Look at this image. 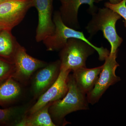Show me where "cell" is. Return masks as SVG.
I'll return each mask as SVG.
<instances>
[{"mask_svg":"<svg viewBox=\"0 0 126 126\" xmlns=\"http://www.w3.org/2000/svg\"><path fill=\"white\" fill-rule=\"evenodd\" d=\"M96 50L92 46L82 40L69 39L60 52V70L73 72L86 68V61L88 58Z\"/></svg>","mask_w":126,"mask_h":126,"instance_id":"4","label":"cell"},{"mask_svg":"<svg viewBox=\"0 0 126 126\" xmlns=\"http://www.w3.org/2000/svg\"><path fill=\"white\" fill-rule=\"evenodd\" d=\"M34 7L38 11V22L36 28V42L43 41L54 33L55 26L53 20V0H33Z\"/></svg>","mask_w":126,"mask_h":126,"instance_id":"8","label":"cell"},{"mask_svg":"<svg viewBox=\"0 0 126 126\" xmlns=\"http://www.w3.org/2000/svg\"><path fill=\"white\" fill-rule=\"evenodd\" d=\"M20 45L12 36L10 30H2L0 32V57L13 61Z\"/></svg>","mask_w":126,"mask_h":126,"instance_id":"15","label":"cell"},{"mask_svg":"<svg viewBox=\"0 0 126 126\" xmlns=\"http://www.w3.org/2000/svg\"><path fill=\"white\" fill-rule=\"evenodd\" d=\"M92 19L86 27L90 37L94 36L99 31L103 34L111 45L110 53H117L118 47L123 42L116 29L117 22L121 16L108 7L98 8L96 12L91 14Z\"/></svg>","mask_w":126,"mask_h":126,"instance_id":"2","label":"cell"},{"mask_svg":"<svg viewBox=\"0 0 126 126\" xmlns=\"http://www.w3.org/2000/svg\"><path fill=\"white\" fill-rule=\"evenodd\" d=\"M34 7L33 0H7L0 3V26L11 30L23 20Z\"/></svg>","mask_w":126,"mask_h":126,"instance_id":"6","label":"cell"},{"mask_svg":"<svg viewBox=\"0 0 126 126\" xmlns=\"http://www.w3.org/2000/svg\"><path fill=\"white\" fill-rule=\"evenodd\" d=\"M13 61L16 70L12 78L24 84L28 82L35 72L47 64L45 61L30 56L24 47L21 45L16 52Z\"/></svg>","mask_w":126,"mask_h":126,"instance_id":"7","label":"cell"},{"mask_svg":"<svg viewBox=\"0 0 126 126\" xmlns=\"http://www.w3.org/2000/svg\"><path fill=\"white\" fill-rule=\"evenodd\" d=\"M53 20L55 26L54 33L47 36L43 41L47 51L60 50L66 44L69 39L77 38L82 40L92 46L97 52L100 61H104L110 54V51L106 48L97 47L93 44L86 38L83 32L66 25L62 20L59 11L55 12Z\"/></svg>","mask_w":126,"mask_h":126,"instance_id":"3","label":"cell"},{"mask_svg":"<svg viewBox=\"0 0 126 126\" xmlns=\"http://www.w3.org/2000/svg\"><path fill=\"white\" fill-rule=\"evenodd\" d=\"M15 70L13 61L0 57V84L13 77Z\"/></svg>","mask_w":126,"mask_h":126,"instance_id":"17","label":"cell"},{"mask_svg":"<svg viewBox=\"0 0 126 126\" xmlns=\"http://www.w3.org/2000/svg\"><path fill=\"white\" fill-rule=\"evenodd\" d=\"M50 103L31 114H26L16 124V126H55L49 112Z\"/></svg>","mask_w":126,"mask_h":126,"instance_id":"13","label":"cell"},{"mask_svg":"<svg viewBox=\"0 0 126 126\" xmlns=\"http://www.w3.org/2000/svg\"><path fill=\"white\" fill-rule=\"evenodd\" d=\"M27 111L25 108L20 107L0 109V125L15 126Z\"/></svg>","mask_w":126,"mask_h":126,"instance_id":"16","label":"cell"},{"mask_svg":"<svg viewBox=\"0 0 126 126\" xmlns=\"http://www.w3.org/2000/svg\"><path fill=\"white\" fill-rule=\"evenodd\" d=\"M3 30V29H2V28L0 26V32L1 31V30Z\"/></svg>","mask_w":126,"mask_h":126,"instance_id":"22","label":"cell"},{"mask_svg":"<svg viewBox=\"0 0 126 126\" xmlns=\"http://www.w3.org/2000/svg\"><path fill=\"white\" fill-rule=\"evenodd\" d=\"M6 0H0V3L4 2V1H6Z\"/></svg>","mask_w":126,"mask_h":126,"instance_id":"21","label":"cell"},{"mask_svg":"<svg viewBox=\"0 0 126 126\" xmlns=\"http://www.w3.org/2000/svg\"><path fill=\"white\" fill-rule=\"evenodd\" d=\"M21 93L18 81L11 77L0 84V106L11 103L17 99Z\"/></svg>","mask_w":126,"mask_h":126,"instance_id":"14","label":"cell"},{"mask_svg":"<svg viewBox=\"0 0 126 126\" xmlns=\"http://www.w3.org/2000/svg\"><path fill=\"white\" fill-rule=\"evenodd\" d=\"M103 65L96 67L82 68L73 72V77L77 86L82 92L87 94L94 87Z\"/></svg>","mask_w":126,"mask_h":126,"instance_id":"12","label":"cell"},{"mask_svg":"<svg viewBox=\"0 0 126 126\" xmlns=\"http://www.w3.org/2000/svg\"><path fill=\"white\" fill-rule=\"evenodd\" d=\"M117 54L110 53L105 59L102 69L94 87L86 94L89 103L93 105L97 103L110 86L121 81L120 78L115 73L119 66L116 60Z\"/></svg>","mask_w":126,"mask_h":126,"instance_id":"5","label":"cell"},{"mask_svg":"<svg viewBox=\"0 0 126 126\" xmlns=\"http://www.w3.org/2000/svg\"><path fill=\"white\" fill-rule=\"evenodd\" d=\"M60 68L61 63L59 60L47 63L40 69L32 83V92L35 98H38L54 83L60 73Z\"/></svg>","mask_w":126,"mask_h":126,"instance_id":"10","label":"cell"},{"mask_svg":"<svg viewBox=\"0 0 126 126\" xmlns=\"http://www.w3.org/2000/svg\"><path fill=\"white\" fill-rule=\"evenodd\" d=\"M67 93L62 99L53 102L49 112L53 122L57 126L68 124L65 121L67 115L74 112L89 109L86 94L77 86L72 74L68 77Z\"/></svg>","mask_w":126,"mask_h":126,"instance_id":"1","label":"cell"},{"mask_svg":"<svg viewBox=\"0 0 126 126\" xmlns=\"http://www.w3.org/2000/svg\"><path fill=\"white\" fill-rule=\"evenodd\" d=\"M104 6L116 12L124 19V25L126 28V0H122L119 3L112 4L109 2L104 3Z\"/></svg>","mask_w":126,"mask_h":126,"instance_id":"18","label":"cell"},{"mask_svg":"<svg viewBox=\"0 0 126 126\" xmlns=\"http://www.w3.org/2000/svg\"><path fill=\"white\" fill-rule=\"evenodd\" d=\"M58 0L61 2V4H62V3H64V2H66V1H67L68 0Z\"/></svg>","mask_w":126,"mask_h":126,"instance_id":"20","label":"cell"},{"mask_svg":"<svg viewBox=\"0 0 126 126\" xmlns=\"http://www.w3.org/2000/svg\"><path fill=\"white\" fill-rule=\"evenodd\" d=\"M103 0H94V2L96 3H98L101 2ZM109 2L111 4H116L119 3L122 0H109Z\"/></svg>","mask_w":126,"mask_h":126,"instance_id":"19","label":"cell"},{"mask_svg":"<svg viewBox=\"0 0 126 126\" xmlns=\"http://www.w3.org/2000/svg\"><path fill=\"white\" fill-rule=\"evenodd\" d=\"M94 3V0H68L62 3L59 11L63 22L67 26L78 30L80 28L78 17L79 7L81 5L88 4V11L91 15L98 9Z\"/></svg>","mask_w":126,"mask_h":126,"instance_id":"11","label":"cell"},{"mask_svg":"<svg viewBox=\"0 0 126 126\" xmlns=\"http://www.w3.org/2000/svg\"><path fill=\"white\" fill-rule=\"evenodd\" d=\"M71 71L60 70L58 79L54 83L38 97L37 101L26 113L31 114L48 104L62 99L67 93L68 77Z\"/></svg>","mask_w":126,"mask_h":126,"instance_id":"9","label":"cell"}]
</instances>
